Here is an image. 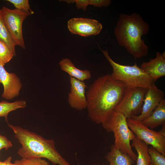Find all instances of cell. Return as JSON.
I'll list each match as a JSON object with an SVG mask.
<instances>
[{
    "mask_svg": "<svg viewBox=\"0 0 165 165\" xmlns=\"http://www.w3.org/2000/svg\"><path fill=\"white\" fill-rule=\"evenodd\" d=\"M127 125L136 136L150 145L165 156V136L160 131L150 129L141 122L132 118L127 119Z\"/></svg>",
    "mask_w": 165,
    "mask_h": 165,
    "instance_id": "cell-8",
    "label": "cell"
},
{
    "mask_svg": "<svg viewBox=\"0 0 165 165\" xmlns=\"http://www.w3.org/2000/svg\"><path fill=\"white\" fill-rule=\"evenodd\" d=\"M68 28L72 34L87 37L99 34L102 26L94 19L82 18H73L68 22Z\"/></svg>",
    "mask_w": 165,
    "mask_h": 165,
    "instance_id": "cell-9",
    "label": "cell"
},
{
    "mask_svg": "<svg viewBox=\"0 0 165 165\" xmlns=\"http://www.w3.org/2000/svg\"><path fill=\"white\" fill-rule=\"evenodd\" d=\"M111 3L109 0H89V5L98 7L108 6Z\"/></svg>",
    "mask_w": 165,
    "mask_h": 165,
    "instance_id": "cell-25",
    "label": "cell"
},
{
    "mask_svg": "<svg viewBox=\"0 0 165 165\" xmlns=\"http://www.w3.org/2000/svg\"><path fill=\"white\" fill-rule=\"evenodd\" d=\"M70 91L68 96V101L70 106L78 111L87 108V102L85 95L87 86L83 81L70 76Z\"/></svg>",
    "mask_w": 165,
    "mask_h": 165,
    "instance_id": "cell-11",
    "label": "cell"
},
{
    "mask_svg": "<svg viewBox=\"0 0 165 165\" xmlns=\"http://www.w3.org/2000/svg\"><path fill=\"white\" fill-rule=\"evenodd\" d=\"M16 165H50L45 159L39 157L22 158L14 161Z\"/></svg>",
    "mask_w": 165,
    "mask_h": 165,
    "instance_id": "cell-22",
    "label": "cell"
},
{
    "mask_svg": "<svg viewBox=\"0 0 165 165\" xmlns=\"http://www.w3.org/2000/svg\"><path fill=\"white\" fill-rule=\"evenodd\" d=\"M110 151L105 156L110 165H132L135 161L128 154L122 152L113 144L110 147Z\"/></svg>",
    "mask_w": 165,
    "mask_h": 165,
    "instance_id": "cell-16",
    "label": "cell"
},
{
    "mask_svg": "<svg viewBox=\"0 0 165 165\" xmlns=\"http://www.w3.org/2000/svg\"><path fill=\"white\" fill-rule=\"evenodd\" d=\"M140 68L155 82L165 75V53L157 52L155 57L148 62H144Z\"/></svg>",
    "mask_w": 165,
    "mask_h": 165,
    "instance_id": "cell-13",
    "label": "cell"
},
{
    "mask_svg": "<svg viewBox=\"0 0 165 165\" xmlns=\"http://www.w3.org/2000/svg\"><path fill=\"white\" fill-rule=\"evenodd\" d=\"M27 106L26 102L23 100H17L13 102L2 101L0 102V117H4L8 123V115L11 111L19 108H24Z\"/></svg>",
    "mask_w": 165,
    "mask_h": 165,
    "instance_id": "cell-18",
    "label": "cell"
},
{
    "mask_svg": "<svg viewBox=\"0 0 165 165\" xmlns=\"http://www.w3.org/2000/svg\"><path fill=\"white\" fill-rule=\"evenodd\" d=\"M59 65L63 71L68 74L70 76L79 80L84 81L91 77V72L88 70H81L75 66L72 61L69 58H63L59 63Z\"/></svg>",
    "mask_w": 165,
    "mask_h": 165,
    "instance_id": "cell-14",
    "label": "cell"
},
{
    "mask_svg": "<svg viewBox=\"0 0 165 165\" xmlns=\"http://www.w3.org/2000/svg\"><path fill=\"white\" fill-rule=\"evenodd\" d=\"M150 30L149 24L139 14H120L114 32L119 45L138 59L147 55L148 47L142 39Z\"/></svg>",
    "mask_w": 165,
    "mask_h": 165,
    "instance_id": "cell-2",
    "label": "cell"
},
{
    "mask_svg": "<svg viewBox=\"0 0 165 165\" xmlns=\"http://www.w3.org/2000/svg\"><path fill=\"white\" fill-rule=\"evenodd\" d=\"M15 56L13 52L3 42L0 40V64L4 66Z\"/></svg>",
    "mask_w": 165,
    "mask_h": 165,
    "instance_id": "cell-20",
    "label": "cell"
},
{
    "mask_svg": "<svg viewBox=\"0 0 165 165\" xmlns=\"http://www.w3.org/2000/svg\"><path fill=\"white\" fill-rule=\"evenodd\" d=\"M0 12L16 45L25 49L22 26L28 14L22 10L16 8L11 9L5 6L0 9Z\"/></svg>",
    "mask_w": 165,
    "mask_h": 165,
    "instance_id": "cell-7",
    "label": "cell"
},
{
    "mask_svg": "<svg viewBox=\"0 0 165 165\" xmlns=\"http://www.w3.org/2000/svg\"><path fill=\"white\" fill-rule=\"evenodd\" d=\"M150 156L151 165H165V156L151 146L148 149Z\"/></svg>",
    "mask_w": 165,
    "mask_h": 165,
    "instance_id": "cell-21",
    "label": "cell"
},
{
    "mask_svg": "<svg viewBox=\"0 0 165 165\" xmlns=\"http://www.w3.org/2000/svg\"><path fill=\"white\" fill-rule=\"evenodd\" d=\"M127 88L123 82L107 74L99 77L86 94L90 119L97 124L105 122L114 111Z\"/></svg>",
    "mask_w": 165,
    "mask_h": 165,
    "instance_id": "cell-1",
    "label": "cell"
},
{
    "mask_svg": "<svg viewBox=\"0 0 165 165\" xmlns=\"http://www.w3.org/2000/svg\"><path fill=\"white\" fill-rule=\"evenodd\" d=\"M75 2L77 9H82L84 11L86 10L88 6L89 5V0H71V3Z\"/></svg>",
    "mask_w": 165,
    "mask_h": 165,
    "instance_id": "cell-26",
    "label": "cell"
},
{
    "mask_svg": "<svg viewBox=\"0 0 165 165\" xmlns=\"http://www.w3.org/2000/svg\"><path fill=\"white\" fill-rule=\"evenodd\" d=\"M0 83L2 84L4 88L2 98L10 100L19 95L22 86L20 78L15 73L7 72L1 64H0Z\"/></svg>",
    "mask_w": 165,
    "mask_h": 165,
    "instance_id": "cell-12",
    "label": "cell"
},
{
    "mask_svg": "<svg viewBox=\"0 0 165 165\" xmlns=\"http://www.w3.org/2000/svg\"><path fill=\"white\" fill-rule=\"evenodd\" d=\"M132 141L131 146L134 147L137 152L136 165H151L147 145L135 135Z\"/></svg>",
    "mask_w": 165,
    "mask_h": 165,
    "instance_id": "cell-17",
    "label": "cell"
},
{
    "mask_svg": "<svg viewBox=\"0 0 165 165\" xmlns=\"http://www.w3.org/2000/svg\"><path fill=\"white\" fill-rule=\"evenodd\" d=\"M141 122L152 129L165 125V100L163 99L151 115Z\"/></svg>",
    "mask_w": 165,
    "mask_h": 165,
    "instance_id": "cell-15",
    "label": "cell"
},
{
    "mask_svg": "<svg viewBox=\"0 0 165 165\" xmlns=\"http://www.w3.org/2000/svg\"><path fill=\"white\" fill-rule=\"evenodd\" d=\"M94 165H101L98 164H94ZM103 165H106V164H103Z\"/></svg>",
    "mask_w": 165,
    "mask_h": 165,
    "instance_id": "cell-28",
    "label": "cell"
},
{
    "mask_svg": "<svg viewBox=\"0 0 165 165\" xmlns=\"http://www.w3.org/2000/svg\"><path fill=\"white\" fill-rule=\"evenodd\" d=\"M0 40L4 42L16 56V45L2 18L0 12Z\"/></svg>",
    "mask_w": 165,
    "mask_h": 165,
    "instance_id": "cell-19",
    "label": "cell"
},
{
    "mask_svg": "<svg viewBox=\"0 0 165 165\" xmlns=\"http://www.w3.org/2000/svg\"><path fill=\"white\" fill-rule=\"evenodd\" d=\"M13 144L5 136L0 134V151L3 148L7 150L12 147Z\"/></svg>",
    "mask_w": 165,
    "mask_h": 165,
    "instance_id": "cell-24",
    "label": "cell"
},
{
    "mask_svg": "<svg viewBox=\"0 0 165 165\" xmlns=\"http://www.w3.org/2000/svg\"><path fill=\"white\" fill-rule=\"evenodd\" d=\"M164 96L163 91L153 84L147 90L141 113L131 118L141 122L147 118L164 99Z\"/></svg>",
    "mask_w": 165,
    "mask_h": 165,
    "instance_id": "cell-10",
    "label": "cell"
},
{
    "mask_svg": "<svg viewBox=\"0 0 165 165\" xmlns=\"http://www.w3.org/2000/svg\"><path fill=\"white\" fill-rule=\"evenodd\" d=\"M146 89L139 87H127L114 111L123 114L127 119L141 113Z\"/></svg>",
    "mask_w": 165,
    "mask_h": 165,
    "instance_id": "cell-6",
    "label": "cell"
},
{
    "mask_svg": "<svg viewBox=\"0 0 165 165\" xmlns=\"http://www.w3.org/2000/svg\"></svg>",
    "mask_w": 165,
    "mask_h": 165,
    "instance_id": "cell-29",
    "label": "cell"
},
{
    "mask_svg": "<svg viewBox=\"0 0 165 165\" xmlns=\"http://www.w3.org/2000/svg\"><path fill=\"white\" fill-rule=\"evenodd\" d=\"M7 1L12 3L15 8L22 10L28 14L29 15L34 13V12L32 10L29 3L28 0H7Z\"/></svg>",
    "mask_w": 165,
    "mask_h": 165,
    "instance_id": "cell-23",
    "label": "cell"
},
{
    "mask_svg": "<svg viewBox=\"0 0 165 165\" xmlns=\"http://www.w3.org/2000/svg\"><path fill=\"white\" fill-rule=\"evenodd\" d=\"M12 157L10 156L7 157L4 161L0 160V165H16L15 163L12 162Z\"/></svg>",
    "mask_w": 165,
    "mask_h": 165,
    "instance_id": "cell-27",
    "label": "cell"
},
{
    "mask_svg": "<svg viewBox=\"0 0 165 165\" xmlns=\"http://www.w3.org/2000/svg\"><path fill=\"white\" fill-rule=\"evenodd\" d=\"M101 124L107 132L113 133L115 146L136 161L137 156L132 150L130 144L135 134L129 128L127 119L123 114L113 111L108 119Z\"/></svg>",
    "mask_w": 165,
    "mask_h": 165,
    "instance_id": "cell-5",
    "label": "cell"
},
{
    "mask_svg": "<svg viewBox=\"0 0 165 165\" xmlns=\"http://www.w3.org/2000/svg\"><path fill=\"white\" fill-rule=\"evenodd\" d=\"M15 138L22 145L17 151L22 158H46L54 165H71L57 151L53 139H47L21 127L8 123Z\"/></svg>",
    "mask_w": 165,
    "mask_h": 165,
    "instance_id": "cell-3",
    "label": "cell"
},
{
    "mask_svg": "<svg viewBox=\"0 0 165 165\" xmlns=\"http://www.w3.org/2000/svg\"><path fill=\"white\" fill-rule=\"evenodd\" d=\"M101 50L112 67L111 76L124 83L127 87H139L147 89L155 84L153 79L139 67L136 63L132 66L120 64L111 59L107 50Z\"/></svg>",
    "mask_w": 165,
    "mask_h": 165,
    "instance_id": "cell-4",
    "label": "cell"
}]
</instances>
